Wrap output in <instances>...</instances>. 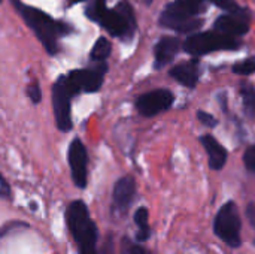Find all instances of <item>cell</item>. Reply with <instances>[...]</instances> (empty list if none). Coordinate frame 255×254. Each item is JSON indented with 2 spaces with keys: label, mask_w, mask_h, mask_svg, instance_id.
I'll list each match as a JSON object with an SVG mask.
<instances>
[{
  "label": "cell",
  "mask_w": 255,
  "mask_h": 254,
  "mask_svg": "<svg viewBox=\"0 0 255 254\" xmlns=\"http://www.w3.org/2000/svg\"><path fill=\"white\" fill-rule=\"evenodd\" d=\"M69 166H70V174L75 186L78 189H85L87 181H88V153L81 139H73L69 153Z\"/></svg>",
  "instance_id": "obj_10"
},
{
  "label": "cell",
  "mask_w": 255,
  "mask_h": 254,
  "mask_svg": "<svg viewBox=\"0 0 255 254\" xmlns=\"http://www.w3.org/2000/svg\"><path fill=\"white\" fill-rule=\"evenodd\" d=\"M200 142L208 154V160H209V166L214 171H221L226 163H227V150L212 136V135H203L200 138Z\"/></svg>",
  "instance_id": "obj_15"
},
{
  "label": "cell",
  "mask_w": 255,
  "mask_h": 254,
  "mask_svg": "<svg viewBox=\"0 0 255 254\" xmlns=\"http://www.w3.org/2000/svg\"><path fill=\"white\" fill-rule=\"evenodd\" d=\"M214 27H215V30L221 31L224 34L239 37V36H244L248 33L250 22H248V18H245V16L235 15V13H224L215 19Z\"/></svg>",
  "instance_id": "obj_13"
},
{
  "label": "cell",
  "mask_w": 255,
  "mask_h": 254,
  "mask_svg": "<svg viewBox=\"0 0 255 254\" xmlns=\"http://www.w3.org/2000/svg\"><path fill=\"white\" fill-rule=\"evenodd\" d=\"M241 229H242V222H241L238 205L233 201H230L218 210L214 220V232L229 247L238 249L242 244Z\"/></svg>",
  "instance_id": "obj_5"
},
{
  "label": "cell",
  "mask_w": 255,
  "mask_h": 254,
  "mask_svg": "<svg viewBox=\"0 0 255 254\" xmlns=\"http://www.w3.org/2000/svg\"><path fill=\"white\" fill-rule=\"evenodd\" d=\"M70 3H81V1H85V0H69Z\"/></svg>",
  "instance_id": "obj_27"
},
{
  "label": "cell",
  "mask_w": 255,
  "mask_h": 254,
  "mask_svg": "<svg viewBox=\"0 0 255 254\" xmlns=\"http://www.w3.org/2000/svg\"><path fill=\"white\" fill-rule=\"evenodd\" d=\"M106 9H108L106 7V0H90V3H88V6L85 9V13H87V16L90 19L99 22L100 16L105 13Z\"/></svg>",
  "instance_id": "obj_19"
},
{
  "label": "cell",
  "mask_w": 255,
  "mask_h": 254,
  "mask_svg": "<svg viewBox=\"0 0 255 254\" xmlns=\"http://www.w3.org/2000/svg\"><path fill=\"white\" fill-rule=\"evenodd\" d=\"M175 102V94L166 88H157L143 93L136 100V109L143 117H154L166 112Z\"/></svg>",
  "instance_id": "obj_9"
},
{
  "label": "cell",
  "mask_w": 255,
  "mask_h": 254,
  "mask_svg": "<svg viewBox=\"0 0 255 254\" xmlns=\"http://www.w3.org/2000/svg\"><path fill=\"white\" fill-rule=\"evenodd\" d=\"M241 93H242V103H244V108H245V112L250 115V117H255V87L250 82H245L242 84V88H241Z\"/></svg>",
  "instance_id": "obj_18"
},
{
  "label": "cell",
  "mask_w": 255,
  "mask_h": 254,
  "mask_svg": "<svg viewBox=\"0 0 255 254\" xmlns=\"http://www.w3.org/2000/svg\"><path fill=\"white\" fill-rule=\"evenodd\" d=\"M247 219L251 223V226L255 229V202L248 205V208H247Z\"/></svg>",
  "instance_id": "obj_26"
},
{
  "label": "cell",
  "mask_w": 255,
  "mask_h": 254,
  "mask_svg": "<svg viewBox=\"0 0 255 254\" xmlns=\"http://www.w3.org/2000/svg\"><path fill=\"white\" fill-rule=\"evenodd\" d=\"M70 97L72 94L67 88L66 76H60L52 87V108L55 124L61 132H69L72 129Z\"/></svg>",
  "instance_id": "obj_8"
},
{
  "label": "cell",
  "mask_w": 255,
  "mask_h": 254,
  "mask_svg": "<svg viewBox=\"0 0 255 254\" xmlns=\"http://www.w3.org/2000/svg\"><path fill=\"white\" fill-rule=\"evenodd\" d=\"M199 60L197 58H193V60H188L185 63H179L176 66H173L170 69V76L182 84L184 87L187 88H194L199 82V78H200V69H199Z\"/></svg>",
  "instance_id": "obj_14"
},
{
  "label": "cell",
  "mask_w": 255,
  "mask_h": 254,
  "mask_svg": "<svg viewBox=\"0 0 255 254\" xmlns=\"http://www.w3.org/2000/svg\"><path fill=\"white\" fill-rule=\"evenodd\" d=\"M66 225L79 254H102L97 249L99 229L84 201H73L66 208Z\"/></svg>",
  "instance_id": "obj_2"
},
{
  "label": "cell",
  "mask_w": 255,
  "mask_h": 254,
  "mask_svg": "<svg viewBox=\"0 0 255 254\" xmlns=\"http://www.w3.org/2000/svg\"><path fill=\"white\" fill-rule=\"evenodd\" d=\"M197 120L206 127H215L218 124L217 118L211 112H206V111H197Z\"/></svg>",
  "instance_id": "obj_22"
},
{
  "label": "cell",
  "mask_w": 255,
  "mask_h": 254,
  "mask_svg": "<svg viewBox=\"0 0 255 254\" xmlns=\"http://www.w3.org/2000/svg\"><path fill=\"white\" fill-rule=\"evenodd\" d=\"M106 70H108V66L105 63H97L91 69L69 72V75L66 76V82H67V88L70 94L75 96L81 91H87V93L99 91L103 84Z\"/></svg>",
  "instance_id": "obj_7"
},
{
  "label": "cell",
  "mask_w": 255,
  "mask_h": 254,
  "mask_svg": "<svg viewBox=\"0 0 255 254\" xmlns=\"http://www.w3.org/2000/svg\"><path fill=\"white\" fill-rule=\"evenodd\" d=\"M181 46L182 43L178 37H172V36L161 37L154 48V66L157 69H161L170 61H173Z\"/></svg>",
  "instance_id": "obj_12"
},
{
  "label": "cell",
  "mask_w": 255,
  "mask_h": 254,
  "mask_svg": "<svg viewBox=\"0 0 255 254\" xmlns=\"http://www.w3.org/2000/svg\"><path fill=\"white\" fill-rule=\"evenodd\" d=\"M136 195V181L133 177H123L120 178L112 192V211L114 214L123 216L130 208Z\"/></svg>",
  "instance_id": "obj_11"
},
{
  "label": "cell",
  "mask_w": 255,
  "mask_h": 254,
  "mask_svg": "<svg viewBox=\"0 0 255 254\" xmlns=\"http://www.w3.org/2000/svg\"><path fill=\"white\" fill-rule=\"evenodd\" d=\"M233 72L236 75H242V76L253 75L255 72V58H245V60L236 63L233 66Z\"/></svg>",
  "instance_id": "obj_20"
},
{
  "label": "cell",
  "mask_w": 255,
  "mask_h": 254,
  "mask_svg": "<svg viewBox=\"0 0 255 254\" xmlns=\"http://www.w3.org/2000/svg\"><path fill=\"white\" fill-rule=\"evenodd\" d=\"M27 94H28V97H30V100L33 103H39L42 100V91H40V87H39L37 82H33V84L28 85Z\"/></svg>",
  "instance_id": "obj_23"
},
{
  "label": "cell",
  "mask_w": 255,
  "mask_h": 254,
  "mask_svg": "<svg viewBox=\"0 0 255 254\" xmlns=\"http://www.w3.org/2000/svg\"><path fill=\"white\" fill-rule=\"evenodd\" d=\"M111 51H112L111 40L108 37H99L91 49L90 58L96 63H105V60L111 55Z\"/></svg>",
  "instance_id": "obj_17"
},
{
  "label": "cell",
  "mask_w": 255,
  "mask_h": 254,
  "mask_svg": "<svg viewBox=\"0 0 255 254\" xmlns=\"http://www.w3.org/2000/svg\"><path fill=\"white\" fill-rule=\"evenodd\" d=\"M12 3L19 12V15L22 16V19L27 22V25L33 30L36 37L40 40L45 51L54 55L58 51V39L63 34L69 33V27L64 22L54 19L46 12L37 7L24 4L21 0H12Z\"/></svg>",
  "instance_id": "obj_1"
},
{
  "label": "cell",
  "mask_w": 255,
  "mask_h": 254,
  "mask_svg": "<svg viewBox=\"0 0 255 254\" xmlns=\"http://www.w3.org/2000/svg\"><path fill=\"white\" fill-rule=\"evenodd\" d=\"M99 24L115 37H130L136 30V16L127 0L120 1L114 9H106Z\"/></svg>",
  "instance_id": "obj_6"
},
{
  "label": "cell",
  "mask_w": 255,
  "mask_h": 254,
  "mask_svg": "<svg viewBox=\"0 0 255 254\" xmlns=\"http://www.w3.org/2000/svg\"><path fill=\"white\" fill-rule=\"evenodd\" d=\"M206 7L203 0H176L166 6L160 15V24L172 28L178 33H191L202 25V19L197 18Z\"/></svg>",
  "instance_id": "obj_3"
},
{
  "label": "cell",
  "mask_w": 255,
  "mask_h": 254,
  "mask_svg": "<svg viewBox=\"0 0 255 254\" xmlns=\"http://www.w3.org/2000/svg\"><path fill=\"white\" fill-rule=\"evenodd\" d=\"M149 213L145 207L137 208V211L134 213V223L137 226V234H136V240L139 243H145L151 238V228H149Z\"/></svg>",
  "instance_id": "obj_16"
},
{
  "label": "cell",
  "mask_w": 255,
  "mask_h": 254,
  "mask_svg": "<svg viewBox=\"0 0 255 254\" xmlns=\"http://www.w3.org/2000/svg\"><path fill=\"white\" fill-rule=\"evenodd\" d=\"M239 46L241 42L238 40V37L224 34L218 30L193 33L184 42V49L194 57L206 55L217 51H233Z\"/></svg>",
  "instance_id": "obj_4"
},
{
  "label": "cell",
  "mask_w": 255,
  "mask_h": 254,
  "mask_svg": "<svg viewBox=\"0 0 255 254\" xmlns=\"http://www.w3.org/2000/svg\"><path fill=\"white\" fill-rule=\"evenodd\" d=\"M12 195L10 192V186L7 184V181L3 178V175L0 174V199H9Z\"/></svg>",
  "instance_id": "obj_24"
},
{
  "label": "cell",
  "mask_w": 255,
  "mask_h": 254,
  "mask_svg": "<svg viewBox=\"0 0 255 254\" xmlns=\"http://www.w3.org/2000/svg\"><path fill=\"white\" fill-rule=\"evenodd\" d=\"M126 254H152V253H149L148 250H145V249H142V247H139V246H136V244H130V246L126 249Z\"/></svg>",
  "instance_id": "obj_25"
},
{
  "label": "cell",
  "mask_w": 255,
  "mask_h": 254,
  "mask_svg": "<svg viewBox=\"0 0 255 254\" xmlns=\"http://www.w3.org/2000/svg\"><path fill=\"white\" fill-rule=\"evenodd\" d=\"M244 163L250 172L255 174V145L248 147L247 151L244 153Z\"/></svg>",
  "instance_id": "obj_21"
},
{
  "label": "cell",
  "mask_w": 255,
  "mask_h": 254,
  "mask_svg": "<svg viewBox=\"0 0 255 254\" xmlns=\"http://www.w3.org/2000/svg\"><path fill=\"white\" fill-rule=\"evenodd\" d=\"M203 1H206V3H208V1H209V0H203Z\"/></svg>",
  "instance_id": "obj_28"
}]
</instances>
